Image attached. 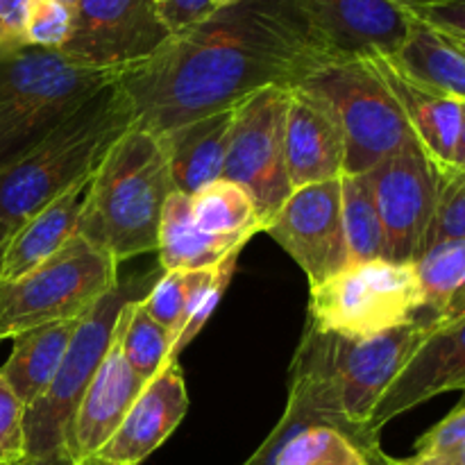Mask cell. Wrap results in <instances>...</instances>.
I'll list each match as a JSON object with an SVG mask.
<instances>
[{"label": "cell", "instance_id": "f35d334b", "mask_svg": "<svg viewBox=\"0 0 465 465\" xmlns=\"http://www.w3.org/2000/svg\"><path fill=\"white\" fill-rule=\"evenodd\" d=\"M389 465H465V445L431 454L413 452L407 459H391Z\"/></svg>", "mask_w": 465, "mask_h": 465}, {"label": "cell", "instance_id": "603a6c76", "mask_svg": "<svg viewBox=\"0 0 465 465\" xmlns=\"http://www.w3.org/2000/svg\"><path fill=\"white\" fill-rule=\"evenodd\" d=\"M77 322L80 321L35 327L12 339L14 348L0 368V375L7 380L25 409L32 407L53 384Z\"/></svg>", "mask_w": 465, "mask_h": 465}, {"label": "cell", "instance_id": "30bf717a", "mask_svg": "<svg viewBox=\"0 0 465 465\" xmlns=\"http://www.w3.org/2000/svg\"><path fill=\"white\" fill-rule=\"evenodd\" d=\"M291 89L272 84L234 104L223 180L236 182L252 195L266 230L293 193L286 171V116Z\"/></svg>", "mask_w": 465, "mask_h": 465}, {"label": "cell", "instance_id": "52a82bcc", "mask_svg": "<svg viewBox=\"0 0 465 465\" xmlns=\"http://www.w3.org/2000/svg\"><path fill=\"white\" fill-rule=\"evenodd\" d=\"M154 282L157 277H132L127 282H118L80 318L50 389L25 409L27 461L68 463L64 443L73 413L116 336L118 321L125 307L132 300L143 298Z\"/></svg>", "mask_w": 465, "mask_h": 465}, {"label": "cell", "instance_id": "d6986e66", "mask_svg": "<svg viewBox=\"0 0 465 465\" xmlns=\"http://www.w3.org/2000/svg\"><path fill=\"white\" fill-rule=\"evenodd\" d=\"M286 171L293 191L341 180L345 173V141L334 112L298 84L286 116Z\"/></svg>", "mask_w": 465, "mask_h": 465}, {"label": "cell", "instance_id": "4dcf8cb0", "mask_svg": "<svg viewBox=\"0 0 465 465\" xmlns=\"http://www.w3.org/2000/svg\"><path fill=\"white\" fill-rule=\"evenodd\" d=\"M436 177H439V191H436L434 218L427 232L425 252L434 245L465 239V171L448 168L440 173L436 171Z\"/></svg>", "mask_w": 465, "mask_h": 465}, {"label": "cell", "instance_id": "44dd1931", "mask_svg": "<svg viewBox=\"0 0 465 465\" xmlns=\"http://www.w3.org/2000/svg\"><path fill=\"white\" fill-rule=\"evenodd\" d=\"M234 107L209 114L198 121L182 123L157 134L166 154L173 184L180 193H195L203 186L221 180Z\"/></svg>", "mask_w": 465, "mask_h": 465}, {"label": "cell", "instance_id": "ee69618b", "mask_svg": "<svg viewBox=\"0 0 465 465\" xmlns=\"http://www.w3.org/2000/svg\"><path fill=\"white\" fill-rule=\"evenodd\" d=\"M445 36H448V39L452 41V44L457 45V48H461L463 53H465V36H454V35H445Z\"/></svg>", "mask_w": 465, "mask_h": 465}, {"label": "cell", "instance_id": "3957f363", "mask_svg": "<svg viewBox=\"0 0 465 465\" xmlns=\"http://www.w3.org/2000/svg\"><path fill=\"white\" fill-rule=\"evenodd\" d=\"M175 191L157 134L132 125L91 175L77 234L118 263L157 252L163 204Z\"/></svg>", "mask_w": 465, "mask_h": 465}, {"label": "cell", "instance_id": "8d00e7d4", "mask_svg": "<svg viewBox=\"0 0 465 465\" xmlns=\"http://www.w3.org/2000/svg\"><path fill=\"white\" fill-rule=\"evenodd\" d=\"M159 14L173 35V32H180L212 16L213 7L212 0H163L159 5Z\"/></svg>", "mask_w": 465, "mask_h": 465}, {"label": "cell", "instance_id": "7bdbcfd3", "mask_svg": "<svg viewBox=\"0 0 465 465\" xmlns=\"http://www.w3.org/2000/svg\"><path fill=\"white\" fill-rule=\"evenodd\" d=\"M241 3H245V0H212V7L213 12H218V9L234 7V5H241Z\"/></svg>", "mask_w": 465, "mask_h": 465}, {"label": "cell", "instance_id": "d4e9b609", "mask_svg": "<svg viewBox=\"0 0 465 465\" xmlns=\"http://www.w3.org/2000/svg\"><path fill=\"white\" fill-rule=\"evenodd\" d=\"M393 59L418 82L465 103V53L443 32L413 18L411 32Z\"/></svg>", "mask_w": 465, "mask_h": 465}, {"label": "cell", "instance_id": "8fae6325", "mask_svg": "<svg viewBox=\"0 0 465 465\" xmlns=\"http://www.w3.org/2000/svg\"><path fill=\"white\" fill-rule=\"evenodd\" d=\"M168 36L157 0H80L59 53L77 66L125 73L153 57Z\"/></svg>", "mask_w": 465, "mask_h": 465}, {"label": "cell", "instance_id": "4316f807", "mask_svg": "<svg viewBox=\"0 0 465 465\" xmlns=\"http://www.w3.org/2000/svg\"><path fill=\"white\" fill-rule=\"evenodd\" d=\"M189 209L195 225L212 236L248 243L254 234L263 232L252 195L241 184L223 177L191 193Z\"/></svg>", "mask_w": 465, "mask_h": 465}, {"label": "cell", "instance_id": "4fadbf2b", "mask_svg": "<svg viewBox=\"0 0 465 465\" xmlns=\"http://www.w3.org/2000/svg\"><path fill=\"white\" fill-rule=\"evenodd\" d=\"M366 175L384 230V259L416 263L425 254L436 209L439 177L434 163L416 143L377 163Z\"/></svg>", "mask_w": 465, "mask_h": 465}, {"label": "cell", "instance_id": "5bb4252c", "mask_svg": "<svg viewBox=\"0 0 465 465\" xmlns=\"http://www.w3.org/2000/svg\"><path fill=\"white\" fill-rule=\"evenodd\" d=\"M263 232L295 259L312 289L348 268L341 180L295 189Z\"/></svg>", "mask_w": 465, "mask_h": 465}, {"label": "cell", "instance_id": "f6af8a7d", "mask_svg": "<svg viewBox=\"0 0 465 465\" xmlns=\"http://www.w3.org/2000/svg\"><path fill=\"white\" fill-rule=\"evenodd\" d=\"M23 465H68L64 461H25Z\"/></svg>", "mask_w": 465, "mask_h": 465}, {"label": "cell", "instance_id": "7dc6e473", "mask_svg": "<svg viewBox=\"0 0 465 465\" xmlns=\"http://www.w3.org/2000/svg\"><path fill=\"white\" fill-rule=\"evenodd\" d=\"M163 3V0H157V7H159V5H162Z\"/></svg>", "mask_w": 465, "mask_h": 465}, {"label": "cell", "instance_id": "8992f818", "mask_svg": "<svg viewBox=\"0 0 465 465\" xmlns=\"http://www.w3.org/2000/svg\"><path fill=\"white\" fill-rule=\"evenodd\" d=\"M298 86L312 91L334 112L345 141V173H368L418 143L372 59L327 57Z\"/></svg>", "mask_w": 465, "mask_h": 465}, {"label": "cell", "instance_id": "d6a6232c", "mask_svg": "<svg viewBox=\"0 0 465 465\" xmlns=\"http://www.w3.org/2000/svg\"><path fill=\"white\" fill-rule=\"evenodd\" d=\"M184 272L182 271H166L162 277H157L148 293L141 298L145 312L171 334L175 343L177 330H180L182 312H184Z\"/></svg>", "mask_w": 465, "mask_h": 465}, {"label": "cell", "instance_id": "d590c367", "mask_svg": "<svg viewBox=\"0 0 465 465\" xmlns=\"http://www.w3.org/2000/svg\"><path fill=\"white\" fill-rule=\"evenodd\" d=\"M35 0H0V54L14 53L25 44V25Z\"/></svg>", "mask_w": 465, "mask_h": 465}, {"label": "cell", "instance_id": "9c48e42d", "mask_svg": "<svg viewBox=\"0 0 465 465\" xmlns=\"http://www.w3.org/2000/svg\"><path fill=\"white\" fill-rule=\"evenodd\" d=\"M420 309L422 286L416 263L375 259L350 263L313 286L309 322L348 339H372L413 321Z\"/></svg>", "mask_w": 465, "mask_h": 465}, {"label": "cell", "instance_id": "7402d4cb", "mask_svg": "<svg viewBox=\"0 0 465 465\" xmlns=\"http://www.w3.org/2000/svg\"><path fill=\"white\" fill-rule=\"evenodd\" d=\"M89 180L91 177H86L73 184L14 232L0 263V280L9 282L27 275L77 234Z\"/></svg>", "mask_w": 465, "mask_h": 465}, {"label": "cell", "instance_id": "c3c4849f", "mask_svg": "<svg viewBox=\"0 0 465 465\" xmlns=\"http://www.w3.org/2000/svg\"><path fill=\"white\" fill-rule=\"evenodd\" d=\"M389 461H391V459H389Z\"/></svg>", "mask_w": 465, "mask_h": 465}, {"label": "cell", "instance_id": "b9f144b4", "mask_svg": "<svg viewBox=\"0 0 465 465\" xmlns=\"http://www.w3.org/2000/svg\"><path fill=\"white\" fill-rule=\"evenodd\" d=\"M14 232L7 230L5 225H0V263H3V257H5V250H7V243L9 239H12Z\"/></svg>", "mask_w": 465, "mask_h": 465}, {"label": "cell", "instance_id": "7c38bea8", "mask_svg": "<svg viewBox=\"0 0 465 465\" xmlns=\"http://www.w3.org/2000/svg\"><path fill=\"white\" fill-rule=\"evenodd\" d=\"M380 431L289 395L284 416L243 465H389Z\"/></svg>", "mask_w": 465, "mask_h": 465}, {"label": "cell", "instance_id": "5b68a950", "mask_svg": "<svg viewBox=\"0 0 465 465\" xmlns=\"http://www.w3.org/2000/svg\"><path fill=\"white\" fill-rule=\"evenodd\" d=\"M118 77L77 66L59 50L23 45L0 54V168L25 157Z\"/></svg>", "mask_w": 465, "mask_h": 465}, {"label": "cell", "instance_id": "484cf974", "mask_svg": "<svg viewBox=\"0 0 465 465\" xmlns=\"http://www.w3.org/2000/svg\"><path fill=\"white\" fill-rule=\"evenodd\" d=\"M422 286L418 316L440 327L465 316V239L434 245L416 262Z\"/></svg>", "mask_w": 465, "mask_h": 465}, {"label": "cell", "instance_id": "e575fe53", "mask_svg": "<svg viewBox=\"0 0 465 465\" xmlns=\"http://www.w3.org/2000/svg\"><path fill=\"white\" fill-rule=\"evenodd\" d=\"M465 445V395L461 402L448 413V418L431 427L416 443V454L443 452V450Z\"/></svg>", "mask_w": 465, "mask_h": 465}, {"label": "cell", "instance_id": "f1b7e54d", "mask_svg": "<svg viewBox=\"0 0 465 465\" xmlns=\"http://www.w3.org/2000/svg\"><path fill=\"white\" fill-rule=\"evenodd\" d=\"M118 339L125 361L148 384L173 359V339L139 300H132L118 322Z\"/></svg>", "mask_w": 465, "mask_h": 465}, {"label": "cell", "instance_id": "60d3db41", "mask_svg": "<svg viewBox=\"0 0 465 465\" xmlns=\"http://www.w3.org/2000/svg\"><path fill=\"white\" fill-rule=\"evenodd\" d=\"M452 168H459V171H465V104H463L461 132H459V141H457V150H454Z\"/></svg>", "mask_w": 465, "mask_h": 465}, {"label": "cell", "instance_id": "83f0119b", "mask_svg": "<svg viewBox=\"0 0 465 465\" xmlns=\"http://www.w3.org/2000/svg\"><path fill=\"white\" fill-rule=\"evenodd\" d=\"M341 213L350 263L384 259V230L366 173L341 175Z\"/></svg>", "mask_w": 465, "mask_h": 465}, {"label": "cell", "instance_id": "6da1fadb", "mask_svg": "<svg viewBox=\"0 0 465 465\" xmlns=\"http://www.w3.org/2000/svg\"><path fill=\"white\" fill-rule=\"evenodd\" d=\"M322 59L302 0H245L173 32L153 57L121 73L118 84L134 125L162 134L266 86H295Z\"/></svg>", "mask_w": 465, "mask_h": 465}, {"label": "cell", "instance_id": "ba28073f", "mask_svg": "<svg viewBox=\"0 0 465 465\" xmlns=\"http://www.w3.org/2000/svg\"><path fill=\"white\" fill-rule=\"evenodd\" d=\"M118 282L116 259L75 234L27 275L0 280V341L80 321Z\"/></svg>", "mask_w": 465, "mask_h": 465}, {"label": "cell", "instance_id": "ab89813d", "mask_svg": "<svg viewBox=\"0 0 465 465\" xmlns=\"http://www.w3.org/2000/svg\"><path fill=\"white\" fill-rule=\"evenodd\" d=\"M395 5H400L402 9H407L409 14H420L425 12V9L430 7H436V5H445V3H452V0H393Z\"/></svg>", "mask_w": 465, "mask_h": 465}, {"label": "cell", "instance_id": "7a4b0ae2", "mask_svg": "<svg viewBox=\"0 0 465 465\" xmlns=\"http://www.w3.org/2000/svg\"><path fill=\"white\" fill-rule=\"evenodd\" d=\"M439 327L430 318L416 316L372 339H348L309 322L291 363L289 395L371 425L386 391Z\"/></svg>", "mask_w": 465, "mask_h": 465}, {"label": "cell", "instance_id": "bcb514c9", "mask_svg": "<svg viewBox=\"0 0 465 465\" xmlns=\"http://www.w3.org/2000/svg\"><path fill=\"white\" fill-rule=\"evenodd\" d=\"M59 3L68 5V7H75V5H77V3H80V0H59Z\"/></svg>", "mask_w": 465, "mask_h": 465}, {"label": "cell", "instance_id": "ac0fdd59", "mask_svg": "<svg viewBox=\"0 0 465 465\" xmlns=\"http://www.w3.org/2000/svg\"><path fill=\"white\" fill-rule=\"evenodd\" d=\"M465 391V316L439 327L391 384L371 418L372 430L440 393Z\"/></svg>", "mask_w": 465, "mask_h": 465}, {"label": "cell", "instance_id": "f546056e", "mask_svg": "<svg viewBox=\"0 0 465 465\" xmlns=\"http://www.w3.org/2000/svg\"><path fill=\"white\" fill-rule=\"evenodd\" d=\"M236 262H239V254H232L212 268L184 272V312H182L180 330H177L175 343H173V359L175 361L182 350L207 325L209 316L216 312L223 293L234 277Z\"/></svg>", "mask_w": 465, "mask_h": 465}, {"label": "cell", "instance_id": "836d02e7", "mask_svg": "<svg viewBox=\"0 0 465 465\" xmlns=\"http://www.w3.org/2000/svg\"><path fill=\"white\" fill-rule=\"evenodd\" d=\"M25 461V407L0 375V465H23Z\"/></svg>", "mask_w": 465, "mask_h": 465}, {"label": "cell", "instance_id": "ffe728a7", "mask_svg": "<svg viewBox=\"0 0 465 465\" xmlns=\"http://www.w3.org/2000/svg\"><path fill=\"white\" fill-rule=\"evenodd\" d=\"M372 62L389 89L393 91L418 145L430 157L436 171L440 173L452 168L465 103L418 82L416 77L402 71L393 57H375Z\"/></svg>", "mask_w": 465, "mask_h": 465}, {"label": "cell", "instance_id": "2e32d148", "mask_svg": "<svg viewBox=\"0 0 465 465\" xmlns=\"http://www.w3.org/2000/svg\"><path fill=\"white\" fill-rule=\"evenodd\" d=\"M189 409L184 372L171 361L153 381L145 384L118 430L103 448L77 465H139L143 463L173 431Z\"/></svg>", "mask_w": 465, "mask_h": 465}, {"label": "cell", "instance_id": "1f68e13d", "mask_svg": "<svg viewBox=\"0 0 465 465\" xmlns=\"http://www.w3.org/2000/svg\"><path fill=\"white\" fill-rule=\"evenodd\" d=\"M75 7L59 0H35L25 25V44L35 48L59 50L68 41L73 30Z\"/></svg>", "mask_w": 465, "mask_h": 465}, {"label": "cell", "instance_id": "e0dca14e", "mask_svg": "<svg viewBox=\"0 0 465 465\" xmlns=\"http://www.w3.org/2000/svg\"><path fill=\"white\" fill-rule=\"evenodd\" d=\"M143 389L145 381L132 371L130 363L123 357L116 327V336L95 371L94 380L86 386L68 425L66 443H64L66 461L77 465L91 457L95 450L103 448Z\"/></svg>", "mask_w": 465, "mask_h": 465}, {"label": "cell", "instance_id": "9a60e30c", "mask_svg": "<svg viewBox=\"0 0 465 465\" xmlns=\"http://www.w3.org/2000/svg\"><path fill=\"white\" fill-rule=\"evenodd\" d=\"M309 32L330 59L395 57L413 14L393 0H302Z\"/></svg>", "mask_w": 465, "mask_h": 465}, {"label": "cell", "instance_id": "cb8c5ba5", "mask_svg": "<svg viewBox=\"0 0 465 465\" xmlns=\"http://www.w3.org/2000/svg\"><path fill=\"white\" fill-rule=\"evenodd\" d=\"M243 241L221 239L200 230L191 218L189 195H168L162 212L157 236L159 266L166 271H200L221 263L223 259L239 254L243 250Z\"/></svg>", "mask_w": 465, "mask_h": 465}, {"label": "cell", "instance_id": "74e56055", "mask_svg": "<svg viewBox=\"0 0 465 465\" xmlns=\"http://www.w3.org/2000/svg\"><path fill=\"white\" fill-rule=\"evenodd\" d=\"M416 18H420V21H425L427 25L443 32V35L465 36V0L436 5V7L416 14Z\"/></svg>", "mask_w": 465, "mask_h": 465}, {"label": "cell", "instance_id": "277c9868", "mask_svg": "<svg viewBox=\"0 0 465 465\" xmlns=\"http://www.w3.org/2000/svg\"><path fill=\"white\" fill-rule=\"evenodd\" d=\"M132 125L134 109L116 80L25 157L0 168V225L16 232L57 195L94 175Z\"/></svg>", "mask_w": 465, "mask_h": 465}]
</instances>
